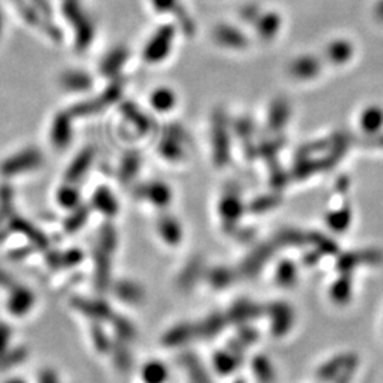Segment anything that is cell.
Returning a JSON list of instances; mask_svg holds the SVG:
<instances>
[{"instance_id":"1","label":"cell","mask_w":383,"mask_h":383,"mask_svg":"<svg viewBox=\"0 0 383 383\" xmlns=\"http://www.w3.org/2000/svg\"><path fill=\"white\" fill-rule=\"evenodd\" d=\"M36 297L33 291L25 286L16 284L9 290L8 298V309L15 316L26 315L34 305Z\"/></svg>"},{"instance_id":"2","label":"cell","mask_w":383,"mask_h":383,"mask_svg":"<svg viewBox=\"0 0 383 383\" xmlns=\"http://www.w3.org/2000/svg\"><path fill=\"white\" fill-rule=\"evenodd\" d=\"M11 222H12L11 223V229L15 230V232H18V233L25 235L36 247L46 249L48 246L47 237L39 229H36L33 225H30L26 221H23V218L16 217V218H12Z\"/></svg>"},{"instance_id":"3","label":"cell","mask_w":383,"mask_h":383,"mask_svg":"<svg viewBox=\"0 0 383 383\" xmlns=\"http://www.w3.org/2000/svg\"><path fill=\"white\" fill-rule=\"evenodd\" d=\"M73 307L78 309L81 314H84L88 318L94 319H104L109 315V308L106 304L97 301V300H88V298H74L71 301Z\"/></svg>"},{"instance_id":"4","label":"cell","mask_w":383,"mask_h":383,"mask_svg":"<svg viewBox=\"0 0 383 383\" xmlns=\"http://www.w3.org/2000/svg\"><path fill=\"white\" fill-rule=\"evenodd\" d=\"M47 261L50 267L53 268H71L83 261V253L76 249L60 251V253H53L47 258Z\"/></svg>"},{"instance_id":"5","label":"cell","mask_w":383,"mask_h":383,"mask_svg":"<svg viewBox=\"0 0 383 383\" xmlns=\"http://www.w3.org/2000/svg\"><path fill=\"white\" fill-rule=\"evenodd\" d=\"M106 251L105 250H98L97 256H95V283L97 287L105 288L108 284V279H109V264L106 260Z\"/></svg>"},{"instance_id":"6","label":"cell","mask_w":383,"mask_h":383,"mask_svg":"<svg viewBox=\"0 0 383 383\" xmlns=\"http://www.w3.org/2000/svg\"><path fill=\"white\" fill-rule=\"evenodd\" d=\"M26 358H27V349L25 347L15 348L12 351L8 349L2 356H0V369L6 370L12 366H16L22 363Z\"/></svg>"},{"instance_id":"7","label":"cell","mask_w":383,"mask_h":383,"mask_svg":"<svg viewBox=\"0 0 383 383\" xmlns=\"http://www.w3.org/2000/svg\"><path fill=\"white\" fill-rule=\"evenodd\" d=\"M87 218H88V210L87 209H77L76 211H73L69 216L64 228H66V230L69 233H74V232H77L78 229H81L85 225Z\"/></svg>"},{"instance_id":"8","label":"cell","mask_w":383,"mask_h":383,"mask_svg":"<svg viewBox=\"0 0 383 383\" xmlns=\"http://www.w3.org/2000/svg\"><path fill=\"white\" fill-rule=\"evenodd\" d=\"M94 204L97 209H99L104 213H113L114 211V204L111 197L105 192V190H99L95 197H94Z\"/></svg>"},{"instance_id":"9","label":"cell","mask_w":383,"mask_h":383,"mask_svg":"<svg viewBox=\"0 0 383 383\" xmlns=\"http://www.w3.org/2000/svg\"><path fill=\"white\" fill-rule=\"evenodd\" d=\"M11 341H12V328L6 322L0 321V356L9 349Z\"/></svg>"},{"instance_id":"10","label":"cell","mask_w":383,"mask_h":383,"mask_svg":"<svg viewBox=\"0 0 383 383\" xmlns=\"http://www.w3.org/2000/svg\"><path fill=\"white\" fill-rule=\"evenodd\" d=\"M59 200L63 206L66 207H73L77 204L78 202V195L76 190H73L71 188H66V189H62L60 193H59Z\"/></svg>"},{"instance_id":"11","label":"cell","mask_w":383,"mask_h":383,"mask_svg":"<svg viewBox=\"0 0 383 383\" xmlns=\"http://www.w3.org/2000/svg\"><path fill=\"white\" fill-rule=\"evenodd\" d=\"M92 341H94L97 349H99V351H106V348H108V341H106L105 334H104V331L101 330V328L95 326L94 330H92Z\"/></svg>"},{"instance_id":"12","label":"cell","mask_w":383,"mask_h":383,"mask_svg":"<svg viewBox=\"0 0 383 383\" xmlns=\"http://www.w3.org/2000/svg\"><path fill=\"white\" fill-rule=\"evenodd\" d=\"M39 383H60V382H59V376L56 372L51 370V369H46L40 373Z\"/></svg>"},{"instance_id":"13","label":"cell","mask_w":383,"mask_h":383,"mask_svg":"<svg viewBox=\"0 0 383 383\" xmlns=\"http://www.w3.org/2000/svg\"><path fill=\"white\" fill-rule=\"evenodd\" d=\"M18 283L13 280V277L9 274V272H6L5 270L0 268V287L4 288H8V291L15 287Z\"/></svg>"},{"instance_id":"14","label":"cell","mask_w":383,"mask_h":383,"mask_svg":"<svg viewBox=\"0 0 383 383\" xmlns=\"http://www.w3.org/2000/svg\"><path fill=\"white\" fill-rule=\"evenodd\" d=\"M5 383H26L25 380H22V379H18V377H15V379H9L8 382H5Z\"/></svg>"},{"instance_id":"15","label":"cell","mask_w":383,"mask_h":383,"mask_svg":"<svg viewBox=\"0 0 383 383\" xmlns=\"http://www.w3.org/2000/svg\"><path fill=\"white\" fill-rule=\"evenodd\" d=\"M6 236H8V233H5V232H0V244H2V243L5 242Z\"/></svg>"}]
</instances>
